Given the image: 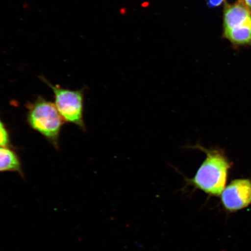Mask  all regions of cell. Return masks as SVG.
Listing matches in <instances>:
<instances>
[{"label": "cell", "instance_id": "277c9868", "mask_svg": "<svg viewBox=\"0 0 251 251\" xmlns=\"http://www.w3.org/2000/svg\"><path fill=\"white\" fill-rule=\"evenodd\" d=\"M40 79L52 90L54 104L65 122L74 124L85 131L86 125L83 119L84 89L72 90L59 85H54L45 77Z\"/></svg>", "mask_w": 251, "mask_h": 251}, {"label": "cell", "instance_id": "7a4b0ae2", "mask_svg": "<svg viewBox=\"0 0 251 251\" xmlns=\"http://www.w3.org/2000/svg\"><path fill=\"white\" fill-rule=\"evenodd\" d=\"M25 107L26 121L31 129L42 135L56 150H59V137L65 122L54 103L39 96L33 101L28 102Z\"/></svg>", "mask_w": 251, "mask_h": 251}, {"label": "cell", "instance_id": "6da1fadb", "mask_svg": "<svg viewBox=\"0 0 251 251\" xmlns=\"http://www.w3.org/2000/svg\"><path fill=\"white\" fill-rule=\"evenodd\" d=\"M193 147L202 151L206 158L194 177L186 178L187 186L202 191L209 196H221L226 186L231 162L222 150L208 149L200 145Z\"/></svg>", "mask_w": 251, "mask_h": 251}, {"label": "cell", "instance_id": "8992f818", "mask_svg": "<svg viewBox=\"0 0 251 251\" xmlns=\"http://www.w3.org/2000/svg\"><path fill=\"white\" fill-rule=\"evenodd\" d=\"M2 172H15L25 177L20 156L14 148L0 147V173Z\"/></svg>", "mask_w": 251, "mask_h": 251}, {"label": "cell", "instance_id": "5b68a950", "mask_svg": "<svg viewBox=\"0 0 251 251\" xmlns=\"http://www.w3.org/2000/svg\"><path fill=\"white\" fill-rule=\"evenodd\" d=\"M223 206L228 212H235L251 205V180L238 178L226 186L221 195Z\"/></svg>", "mask_w": 251, "mask_h": 251}, {"label": "cell", "instance_id": "9c48e42d", "mask_svg": "<svg viewBox=\"0 0 251 251\" xmlns=\"http://www.w3.org/2000/svg\"><path fill=\"white\" fill-rule=\"evenodd\" d=\"M240 1L251 11V0H240Z\"/></svg>", "mask_w": 251, "mask_h": 251}, {"label": "cell", "instance_id": "ba28073f", "mask_svg": "<svg viewBox=\"0 0 251 251\" xmlns=\"http://www.w3.org/2000/svg\"><path fill=\"white\" fill-rule=\"evenodd\" d=\"M225 0H207V5L210 8H215L221 5Z\"/></svg>", "mask_w": 251, "mask_h": 251}, {"label": "cell", "instance_id": "52a82bcc", "mask_svg": "<svg viewBox=\"0 0 251 251\" xmlns=\"http://www.w3.org/2000/svg\"><path fill=\"white\" fill-rule=\"evenodd\" d=\"M0 147H11L15 149V147L12 145L11 142L9 130L1 118H0Z\"/></svg>", "mask_w": 251, "mask_h": 251}, {"label": "cell", "instance_id": "3957f363", "mask_svg": "<svg viewBox=\"0 0 251 251\" xmlns=\"http://www.w3.org/2000/svg\"><path fill=\"white\" fill-rule=\"evenodd\" d=\"M224 36L235 47L251 46V11L240 0L225 3Z\"/></svg>", "mask_w": 251, "mask_h": 251}]
</instances>
